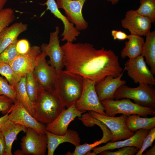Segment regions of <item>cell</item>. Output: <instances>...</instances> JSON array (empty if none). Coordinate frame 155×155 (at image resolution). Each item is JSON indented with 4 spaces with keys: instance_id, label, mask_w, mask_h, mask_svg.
<instances>
[{
    "instance_id": "obj_4",
    "label": "cell",
    "mask_w": 155,
    "mask_h": 155,
    "mask_svg": "<svg viewBox=\"0 0 155 155\" xmlns=\"http://www.w3.org/2000/svg\"><path fill=\"white\" fill-rule=\"evenodd\" d=\"M100 102L107 116L114 117L118 114L127 116L135 114L144 117H147L148 115H155L154 108L140 105L133 102L129 98L105 99Z\"/></svg>"
},
{
    "instance_id": "obj_20",
    "label": "cell",
    "mask_w": 155,
    "mask_h": 155,
    "mask_svg": "<svg viewBox=\"0 0 155 155\" xmlns=\"http://www.w3.org/2000/svg\"><path fill=\"white\" fill-rule=\"evenodd\" d=\"M45 134L47 138L48 155H53L54 152L61 144L69 143L75 146L80 144L81 139L79 135L76 131L68 129L63 135H57L46 131Z\"/></svg>"
},
{
    "instance_id": "obj_40",
    "label": "cell",
    "mask_w": 155,
    "mask_h": 155,
    "mask_svg": "<svg viewBox=\"0 0 155 155\" xmlns=\"http://www.w3.org/2000/svg\"><path fill=\"white\" fill-rule=\"evenodd\" d=\"M9 114H7L0 117V131L3 124L8 119Z\"/></svg>"
},
{
    "instance_id": "obj_8",
    "label": "cell",
    "mask_w": 155,
    "mask_h": 155,
    "mask_svg": "<svg viewBox=\"0 0 155 155\" xmlns=\"http://www.w3.org/2000/svg\"><path fill=\"white\" fill-rule=\"evenodd\" d=\"M88 113L92 117L103 123L110 130L113 136L112 142L129 138L135 133L130 131L127 127V115L122 114L115 117L107 116L92 111H89Z\"/></svg>"
},
{
    "instance_id": "obj_39",
    "label": "cell",
    "mask_w": 155,
    "mask_h": 155,
    "mask_svg": "<svg viewBox=\"0 0 155 155\" xmlns=\"http://www.w3.org/2000/svg\"><path fill=\"white\" fill-rule=\"evenodd\" d=\"M6 146L4 136L0 131V155H5Z\"/></svg>"
},
{
    "instance_id": "obj_13",
    "label": "cell",
    "mask_w": 155,
    "mask_h": 155,
    "mask_svg": "<svg viewBox=\"0 0 155 155\" xmlns=\"http://www.w3.org/2000/svg\"><path fill=\"white\" fill-rule=\"evenodd\" d=\"M86 0H56L59 9H63L68 20L79 31L86 29L88 22L83 15L82 10Z\"/></svg>"
},
{
    "instance_id": "obj_3",
    "label": "cell",
    "mask_w": 155,
    "mask_h": 155,
    "mask_svg": "<svg viewBox=\"0 0 155 155\" xmlns=\"http://www.w3.org/2000/svg\"><path fill=\"white\" fill-rule=\"evenodd\" d=\"M65 108L55 94L41 90L33 103V116L46 125L55 120Z\"/></svg>"
},
{
    "instance_id": "obj_42",
    "label": "cell",
    "mask_w": 155,
    "mask_h": 155,
    "mask_svg": "<svg viewBox=\"0 0 155 155\" xmlns=\"http://www.w3.org/2000/svg\"><path fill=\"white\" fill-rule=\"evenodd\" d=\"M8 0H0V12L4 9L5 5Z\"/></svg>"
},
{
    "instance_id": "obj_29",
    "label": "cell",
    "mask_w": 155,
    "mask_h": 155,
    "mask_svg": "<svg viewBox=\"0 0 155 155\" xmlns=\"http://www.w3.org/2000/svg\"><path fill=\"white\" fill-rule=\"evenodd\" d=\"M140 6L135 10L139 14L155 21V0H140Z\"/></svg>"
},
{
    "instance_id": "obj_31",
    "label": "cell",
    "mask_w": 155,
    "mask_h": 155,
    "mask_svg": "<svg viewBox=\"0 0 155 155\" xmlns=\"http://www.w3.org/2000/svg\"><path fill=\"white\" fill-rule=\"evenodd\" d=\"M17 40L11 43L0 53V63L9 64L20 54L16 48Z\"/></svg>"
},
{
    "instance_id": "obj_11",
    "label": "cell",
    "mask_w": 155,
    "mask_h": 155,
    "mask_svg": "<svg viewBox=\"0 0 155 155\" xmlns=\"http://www.w3.org/2000/svg\"><path fill=\"white\" fill-rule=\"evenodd\" d=\"M59 33V28L57 26L55 31L50 33L49 43H43L40 46L41 51L49 57V63L55 68L58 73L64 67V54L60 44L58 36Z\"/></svg>"
},
{
    "instance_id": "obj_14",
    "label": "cell",
    "mask_w": 155,
    "mask_h": 155,
    "mask_svg": "<svg viewBox=\"0 0 155 155\" xmlns=\"http://www.w3.org/2000/svg\"><path fill=\"white\" fill-rule=\"evenodd\" d=\"M40 46L30 47L26 53L19 54L9 64L15 72L20 77L33 72L36 65L38 55L41 52Z\"/></svg>"
},
{
    "instance_id": "obj_9",
    "label": "cell",
    "mask_w": 155,
    "mask_h": 155,
    "mask_svg": "<svg viewBox=\"0 0 155 155\" xmlns=\"http://www.w3.org/2000/svg\"><path fill=\"white\" fill-rule=\"evenodd\" d=\"M124 70L135 84L155 85L154 74L147 66L144 57L141 55L125 63Z\"/></svg>"
},
{
    "instance_id": "obj_7",
    "label": "cell",
    "mask_w": 155,
    "mask_h": 155,
    "mask_svg": "<svg viewBox=\"0 0 155 155\" xmlns=\"http://www.w3.org/2000/svg\"><path fill=\"white\" fill-rule=\"evenodd\" d=\"M95 85L93 81L84 78L82 91L79 99L75 103V106L81 112L92 111L106 116L96 93Z\"/></svg>"
},
{
    "instance_id": "obj_45",
    "label": "cell",
    "mask_w": 155,
    "mask_h": 155,
    "mask_svg": "<svg viewBox=\"0 0 155 155\" xmlns=\"http://www.w3.org/2000/svg\"><path fill=\"white\" fill-rule=\"evenodd\" d=\"M105 0L109 1V2H111L113 0Z\"/></svg>"
},
{
    "instance_id": "obj_41",
    "label": "cell",
    "mask_w": 155,
    "mask_h": 155,
    "mask_svg": "<svg viewBox=\"0 0 155 155\" xmlns=\"http://www.w3.org/2000/svg\"><path fill=\"white\" fill-rule=\"evenodd\" d=\"M143 155H155V145L148 151L146 152Z\"/></svg>"
},
{
    "instance_id": "obj_26",
    "label": "cell",
    "mask_w": 155,
    "mask_h": 155,
    "mask_svg": "<svg viewBox=\"0 0 155 155\" xmlns=\"http://www.w3.org/2000/svg\"><path fill=\"white\" fill-rule=\"evenodd\" d=\"M126 124L129 130L132 132L140 129L150 130L155 127V117H141L137 114L131 115L127 116Z\"/></svg>"
},
{
    "instance_id": "obj_1",
    "label": "cell",
    "mask_w": 155,
    "mask_h": 155,
    "mask_svg": "<svg viewBox=\"0 0 155 155\" xmlns=\"http://www.w3.org/2000/svg\"><path fill=\"white\" fill-rule=\"evenodd\" d=\"M61 47L65 70L92 80L96 85L106 76L117 77L123 71L111 50L97 49L88 43L66 42Z\"/></svg>"
},
{
    "instance_id": "obj_17",
    "label": "cell",
    "mask_w": 155,
    "mask_h": 155,
    "mask_svg": "<svg viewBox=\"0 0 155 155\" xmlns=\"http://www.w3.org/2000/svg\"><path fill=\"white\" fill-rule=\"evenodd\" d=\"M42 5H46V9L41 14L42 16L47 10H49L55 16L60 19L64 25V30L61 35L63 38L61 40L63 41L73 42L76 40L80 32L78 30L74 25L71 22L66 16L63 15L59 11L57 7L55 0H47L44 3H40Z\"/></svg>"
},
{
    "instance_id": "obj_18",
    "label": "cell",
    "mask_w": 155,
    "mask_h": 155,
    "mask_svg": "<svg viewBox=\"0 0 155 155\" xmlns=\"http://www.w3.org/2000/svg\"><path fill=\"white\" fill-rule=\"evenodd\" d=\"M123 72L124 70L117 77L108 75L96 85L95 90L100 101L114 99V94L117 89L126 84L125 80L121 79Z\"/></svg>"
},
{
    "instance_id": "obj_24",
    "label": "cell",
    "mask_w": 155,
    "mask_h": 155,
    "mask_svg": "<svg viewBox=\"0 0 155 155\" xmlns=\"http://www.w3.org/2000/svg\"><path fill=\"white\" fill-rule=\"evenodd\" d=\"M128 41H126L125 46L121 53V57H128L129 59H134L141 55L144 42L142 36L130 33Z\"/></svg>"
},
{
    "instance_id": "obj_35",
    "label": "cell",
    "mask_w": 155,
    "mask_h": 155,
    "mask_svg": "<svg viewBox=\"0 0 155 155\" xmlns=\"http://www.w3.org/2000/svg\"><path fill=\"white\" fill-rule=\"evenodd\" d=\"M155 139V127L150 130L148 134L144 138L141 148L136 153V155H142L149 147L152 146V143Z\"/></svg>"
},
{
    "instance_id": "obj_32",
    "label": "cell",
    "mask_w": 155,
    "mask_h": 155,
    "mask_svg": "<svg viewBox=\"0 0 155 155\" xmlns=\"http://www.w3.org/2000/svg\"><path fill=\"white\" fill-rule=\"evenodd\" d=\"M16 16L14 10L11 8H4L0 12V33L15 20Z\"/></svg>"
},
{
    "instance_id": "obj_36",
    "label": "cell",
    "mask_w": 155,
    "mask_h": 155,
    "mask_svg": "<svg viewBox=\"0 0 155 155\" xmlns=\"http://www.w3.org/2000/svg\"><path fill=\"white\" fill-rule=\"evenodd\" d=\"M14 102L4 95H0V112L4 115L9 114L12 108Z\"/></svg>"
},
{
    "instance_id": "obj_21",
    "label": "cell",
    "mask_w": 155,
    "mask_h": 155,
    "mask_svg": "<svg viewBox=\"0 0 155 155\" xmlns=\"http://www.w3.org/2000/svg\"><path fill=\"white\" fill-rule=\"evenodd\" d=\"M90 121L91 125L93 127L95 125L99 126L103 132V136L100 140L97 141L93 143L88 144L87 143L75 146L73 152H68L65 155H84L93 148L97 147L98 145L105 143L111 140L113 136L108 127L101 121L93 117H90Z\"/></svg>"
},
{
    "instance_id": "obj_33",
    "label": "cell",
    "mask_w": 155,
    "mask_h": 155,
    "mask_svg": "<svg viewBox=\"0 0 155 155\" xmlns=\"http://www.w3.org/2000/svg\"><path fill=\"white\" fill-rule=\"evenodd\" d=\"M9 97L14 102L17 98L14 86L10 85L6 79L0 75V95Z\"/></svg>"
},
{
    "instance_id": "obj_28",
    "label": "cell",
    "mask_w": 155,
    "mask_h": 155,
    "mask_svg": "<svg viewBox=\"0 0 155 155\" xmlns=\"http://www.w3.org/2000/svg\"><path fill=\"white\" fill-rule=\"evenodd\" d=\"M25 87L30 100L34 102L37 98L41 89L36 81L33 72L26 75Z\"/></svg>"
},
{
    "instance_id": "obj_10",
    "label": "cell",
    "mask_w": 155,
    "mask_h": 155,
    "mask_svg": "<svg viewBox=\"0 0 155 155\" xmlns=\"http://www.w3.org/2000/svg\"><path fill=\"white\" fill-rule=\"evenodd\" d=\"M25 136L21 139V150L24 155H44L47 149V138L45 134L40 133L27 128Z\"/></svg>"
},
{
    "instance_id": "obj_34",
    "label": "cell",
    "mask_w": 155,
    "mask_h": 155,
    "mask_svg": "<svg viewBox=\"0 0 155 155\" xmlns=\"http://www.w3.org/2000/svg\"><path fill=\"white\" fill-rule=\"evenodd\" d=\"M118 150L111 152L109 150H105L100 152V155H134L140 150L134 146H126L121 148Z\"/></svg>"
},
{
    "instance_id": "obj_38",
    "label": "cell",
    "mask_w": 155,
    "mask_h": 155,
    "mask_svg": "<svg viewBox=\"0 0 155 155\" xmlns=\"http://www.w3.org/2000/svg\"><path fill=\"white\" fill-rule=\"evenodd\" d=\"M111 35L115 40L118 39L123 40L129 39L130 36L129 35H128L122 31L115 30H113L111 31Z\"/></svg>"
},
{
    "instance_id": "obj_19",
    "label": "cell",
    "mask_w": 155,
    "mask_h": 155,
    "mask_svg": "<svg viewBox=\"0 0 155 155\" xmlns=\"http://www.w3.org/2000/svg\"><path fill=\"white\" fill-rule=\"evenodd\" d=\"M149 130L144 129H139L135 131L133 136L125 140L108 142L105 145L95 147L91 150L96 155L105 150H113L126 146H134L140 149L142 147L143 141L148 133Z\"/></svg>"
},
{
    "instance_id": "obj_23",
    "label": "cell",
    "mask_w": 155,
    "mask_h": 155,
    "mask_svg": "<svg viewBox=\"0 0 155 155\" xmlns=\"http://www.w3.org/2000/svg\"><path fill=\"white\" fill-rule=\"evenodd\" d=\"M28 25L22 22H16L5 28L0 33V53L14 41L19 35L26 31Z\"/></svg>"
},
{
    "instance_id": "obj_43",
    "label": "cell",
    "mask_w": 155,
    "mask_h": 155,
    "mask_svg": "<svg viewBox=\"0 0 155 155\" xmlns=\"http://www.w3.org/2000/svg\"><path fill=\"white\" fill-rule=\"evenodd\" d=\"M14 154L16 155H24L21 150H18L14 152Z\"/></svg>"
},
{
    "instance_id": "obj_27",
    "label": "cell",
    "mask_w": 155,
    "mask_h": 155,
    "mask_svg": "<svg viewBox=\"0 0 155 155\" xmlns=\"http://www.w3.org/2000/svg\"><path fill=\"white\" fill-rule=\"evenodd\" d=\"M26 76V75L21 77L20 80L14 87L17 98L33 116V102L28 96L25 87Z\"/></svg>"
},
{
    "instance_id": "obj_15",
    "label": "cell",
    "mask_w": 155,
    "mask_h": 155,
    "mask_svg": "<svg viewBox=\"0 0 155 155\" xmlns=\"http://www.w3.org/2000/svg\"><path fill=\"white\" fill-rule=\"evenodd\" d=\"M121 25L131 33L140 36H146L150 31L152 22L148 18L137 13L135 10L126 12L125 17L121 20Z\"/></svg>"
},
{
    "instance_id": "obj_16",
    "label": "cell",
    "mask_w": 155,
    "mask_h": 155,
    "mask_svg": "<svg viewBox=\"0 0 155 155\" xmlns=\"http://www.w3.org/2000/svg\"><path fill=\"white\" fill-rule=\"evenodd\" d=\"M84 113L78 111L74 104L63 111L53 121L46 125V130L56 135H63L71 122L76 117H80Z\"/></svg>"
},
{
    "instance_id": "obj_5",
    "label": "cell",
    "mask_w": 155,
    "mask_h": 155,
    "mask_svg": "<svg viewBox=\"0 0 155 155\" xmlns=\"http://www.w3.org/2000/svg\"><path fill=\"white\" fill-rule=\"evenodd\" d=\"M123 98L132 99L142 106L155 108V89L150 85L140 84L134 88L125 84L121 86L115 93L114 99Z\"/></svg>"
},
{
    "instance_id": "obj_6",
    "label": "cell",
    "mask_w": 155,
    "mask_h": 155,
    "mask_svg": "<svg viewBox=\"0 0 155 155\" xmlns=\"http://www.w3.org/2000/svg\"><path fill=\"white\" fill-rule=\"evenodd\" d=\"M46 56L45 53L42 51L38 55L33 73L41 90L55 94L59 73L47 63Z\"/></svg>"
},
{
    "instance_id": "obj_22",
    "label": "cell",
    "mask_w": 155,
    "mask_h": 155,
    "mask_svg": "<svg viewBox=\"0 0 155 155\" xmlns=\"http://www.w3.org/2000/svg\"><path fill=\"white\" fill-rule=\"evenodd\" d=\"M27 129V128L25 126L14 123L8 119L3 124L1 131L4 136L5 142V155H13L12 146L18 135L21 131L26 133Z\"/></svg>"
},
{
    "instance_id": "obj_30",
    "label": "cell",
    "mask_w": 155,
    "mask_h": 155,
    "mask_svg": "<svg viewBox=\"0 0 155 155\" xmlns=\"http://www.w3.org/2000/svg\"><path fill=\"white\" fill-rule=\"evenodd\" d=\"M0 74L5 78L10 85L14 87L21 77L15 72L9 64L4 63H0Z\"/></svg>"
},
{
    "instance_id": "obj_12",
    "label": "cell",
    "mask_w": 155,
    "mask_h": 155,
    "mask_svg": "<svg viewBox=\"0 0 155 155\" xmlns=\"http://www.w3.org/2000/svg\"><path fill=\"white\" fill-rule=\"evenodd\" d=\"M8 119L27 128H32L40 133L45 134L46 125L36 120L17 98L8 114Z\"/></svg>"
},
{
    "instance_id": "obj_44",
    "label": "cell",
    "mask_w": 155,
    "mask_h": 155,
    "mask_svg": "<svg viewBox=\"0 0 155 155\" xmlns=\"http://www.w3.org/2000/svg\"><path fill=\"white\" fill-rule=\"evenodd\" d=\"M120 0H113L111 2L113 4H115L117 3Z\"/></svg>"
},
{
    "instance_id": "obj_37",
    "label": "cell",
    "mask_w": 155,
    "mask_h": 155,
    "mask_svg": "<svg viewBox=\"0 0 155 155\" xmlns=\"http://www.w3.org/2000/svg\"><path fill=\"white\" fill-rule=\"evenodd\" d=\"M30 47L29 42L27 40L24 39L18 40L16 48L19 54L26 53L29 51Z\"/></svg>"
},
{
    "instance_id": "obj_25",
    "label": "cell",
    "mask_w": 155,
    "mask_h": 155,
    "mask_svg": "<svg viewBox=\"0 0 155 155\" xmlns=\"http://www.w3.org/2000/svg\"><path fill=\"white\" fill-rule=\"evenodd\" d=\"M141 55L146 59V63L150 70L155 74V31H150L146 36Z\"/></svg>"
},
{
    "instance_id": "obj_2",
    "label": "cell",
    "mask_w": 155,
    "mask_h": 155,
    "mask_svg": "<svg viewBox=\"0 0 155 155\" xmlns=\"http://www.w3.org/2000/svg\"><path fill=\"white\" fill-rule=\"evenodd\" d=\"M84 78L67 71L59 73L55 94L65 107L74 104L79 98L83 88Z\"/></svg>"
}]
</instances>
